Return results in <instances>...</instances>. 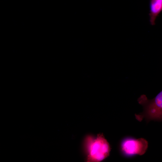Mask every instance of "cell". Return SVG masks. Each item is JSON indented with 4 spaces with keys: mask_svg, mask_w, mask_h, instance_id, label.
Here are the masks:
<instances>
[{
    "mask_svg": "<svg viewBox=\"0 0 162 162\" xmlns=\"http://www.w3.org/2000/svg\"><path fill=\"white\" fill-rule=\"evenodd\" d=\"M137 101L142 106L143 110L141 113L135 114L137 120L141 122L145 119L147 122L151 120L162 121V90L151 100L142 94Z\"/></svg>",
    "mask_w": 162,
    "mask_h": 162,
    "instance_id": "cell-1",
    "label": "cell"
},
{
    "mask_svg": "<svg viewBox=\"0 0 162 162\" xmlns=\"http://www.w3.org/2000/svg\"><path fill=\"white\" fill-rule=\"evenodd\" d=\"M86 142L88 153L87 162H100L109 156L111 148L102 133L98 134L95 138L88 136Z\"/></svg>",
    "mask_w": 162,
    "mask_h": 162,
    "instance_id": "cell-2",
    "label": "cell"
},
{
    "mask_svg": "<svg viewBox=\"0 0 162 162\" xmlns=\"http://www.w3.org/2000/svg\"><path fill=\"white\" fill-rule=\"evenodd\" d=\"M120 146L122 154L126 157H130L136 155L144 154L148 149V143L143 138L136 139L128 137L122 140Z\"/></svg>",
    "mask_w": 162,
    "mask_h": 162,
    "instance_id": "cell-3",
    "label": "cell"
},
{
    "mask_svg": "<svg viewBox=\"0 0 162 162\" xmlns=\"http://www.w3.org/2000/svg\"><path fill=\"white\" fill-rule=\"evenodd\" d=\"M149 8V21L150 24L153 26L155 24L157 17L162 11V0H150Z\"/></svg>",
    "mask_w": 162,
    "mask_h": 162,
    "instance_id": "cell-4",
    "label": "cell"
}]
</instances>
